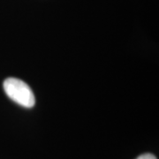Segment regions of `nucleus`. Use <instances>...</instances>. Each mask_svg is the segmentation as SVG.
I'll return each instance as SVG.
<instances>
[{"label": "nucleus", "instance_id": "f257e3e1", "mask_svg": "<svg viewBox=\"0 0 159 159\" xmlns=\"http://www.w3.org/2000/svg\"><path fill=\"white\" fill-rule=\"evenodd\" d=\"M4 89L12 101L26 108H32L35 98L30 87L17 78H8L4 81Z\"/></svg>", "mask_w": 159, "mask_h": 159}, {"label": "nucleus", "instance_id": "f03ea898", "mask_svg": "<svg viewBox=\"0 0 159 159\" xmlns=\"http://www.w3.org/2000/svg\"><path fill=\"white\" fill-rule=\"evenodd\" d=\"M136 159H157V157L150 153H146L141 155L140 157H138Z\"/></svg>", "mask_w": 159, "mask_h": 159}]
</instances>
